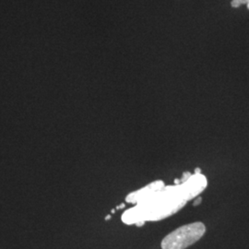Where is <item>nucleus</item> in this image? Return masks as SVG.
Returning a JSON list of instances; mask_svg holds the SVG:
<instances>
[{"mask_svg": "<svg viewBox=\"0 0 249 249\" xmlns=\"http://www.w3.org/2000/svg\"><path fill=\"white\" fill-rule=\"evenodd\" d=\"M231 4V7H233V8H238L241 5V3L238 0H232Z\"/></svg>", "mask_w": 249, "mask_h": 249, "instance_id": "nucleus-6", "label": "nucleus"}, {"mask_svg": "<svg viewBox=\"0 0 249 249\" xmlns=\"http://www.w3.org/2000/svg\"><path fill=\"white\" fill-rule=\"evenodd\" d=\"M109 219H111V215H108V216H107V217H106V220H109Z\"/></svg>", "mask_w": 249, "mask_h": 249, "instance_id": "nucleus-11", "label": "nucleus"}, {"mask_svg": "<svg viewBox=\"0 0 249 249\" xmlns=\"http://www.w3.org/2000/svg\"><path fill=\"white\" fill-rule=\"evenodd\" d=\"M187 202L180 184L165 186L146 200L126 210L122 221L127 225L157 222L177 213Z\"/></svg>", "mask_w": 249, "mask_h": 249, "instance_id": "nucleus-1", "label": "nucleus"}, {"mask_svg": "<svg viewBox=\"0 0 249 249\" xmlns=\"http://www.w3.org/2000/svg\"><path fill=\"white\" fill-rule=\"evenodd\" d=\"M194 174H201V170L199 169V168H196Z\"/></svg>", "mask_w": 249, "mask_h": 249, "instance_id": "nucleus-9", "label": "nucleus"}, {"mask_svg": "<svg viewBox=\"0 0 249 249\" xmlns=\"http://www.w3.org/2000/svg\"><path fill=\"white\" fill-rule=\"evenodd\" d=\"M201 200H202V198L201 197H196V200L194 201V206H197L198 204H200L201 203Z\"/></svg>", "mask_w": 249, "mask_h": 249, "instance_id": "nucleus-7", "label": "nucleus"}, {"mask_svg": "<svg viewBox=\"0 0 249 249\" xmlns=\"http://www.w3.org/2000/svg\"><path fill=\"white\" fill-rule=\"evenodd\" d=\"M238 1L240 2L241 4H245V3L248 4L249 2V0H238Z\"/></svg>", "mask_w": 249, "mask_h": 249, "instance_id": "nucleus-8", "label": "nucleus"}, {"mask_svg": "<svg viewBox=\"0 0 249 249\" xmlns=\"http://www.w3.org/2000/svg\"><path fill=\"white\" fill-rule=\"evenodd\" d=\"M248 9H249V2L248 3Z\"/></svg>", "mask_w": 249, "mask_h": 249, "instance_id": "nucleus-12", "label": "nucleus"}, {"mask_svg": "<svg viewBox=\"0 0 249 249\" xmlns=\"http://www.w3.org/2000/svg\"><path fill=\"white\" fill-rule=\"evenodd\" d=\"M124 206H125V205H124V203H123V204L120 205V206H117V207H116V210H119V209H123Z\"/></svg>", "mask_w": 249, "mask_h": 249, "instance_id": "nucleus-10", "label": "nucleus"}, {"mask_svg": "<svg viewBox=\"0 0 249 249\" xmlns=\"http://www.w3.org/2000/svg\"><path fill=\"white\" fill-rule=\"evenodd\" d=\"M206 226L200 222L188 223L167 234L160 244L161 249H186L200 240Z\"/></svg>", "mask_w": 249, "mask_h": 249, "instance_id": "nucleus-2", "label": "nucleus"}, {"mask_svg": "<svg viewBox=\"0 0 249 249\" xmlns=\"http://www.w3.org/2000/svg\"><path fill=\"white\" fill-rule=\"evenodd\" d=\"M164 187H165L164 182L161 181V180H157V181L151 182V184L147 185L146 187L129 193L125 197V200H126L127 203H130V204H139L144 200H146L147 198H149L155 192L159 191Z\"/></svg>", "mask_w": 249, "mask_h": 249, "instance_id": "nucleus-4", "label": "nucleus"}, {"mask_svg": "<svg viewBox=\"0 0 249 249\" xmlns=\"http://www.w3.org/2000/svg\"><path fill=\"white\" fill-rule=\"evenodd\" d=\"M191 176H192V174H191V173H189V172H185V173L183 174L182 178H180V184H181V183H184V182H186L187 179L190 178Z\"/></svg>", "mask_w": 249, "mask_h": 249, "instance_id": "nucleus-5", "label": "nucleus"}, {"mask_svg": "<svg viewBox=\"0 0 249 249\" xmlns=\"http://www.w3.org/2000/svg\"><path fill=\"white\" fill-rule=\"evenodd\" d=\"M181 189L187 201L192 200L200 195L208 186V180L202 174H192L186 182L181 183Z\"/></svg>", "mask_w": 249, "mask_h": 249, "instance_id": "nucleus-3", "label": "nucleus"}]
</instances>
